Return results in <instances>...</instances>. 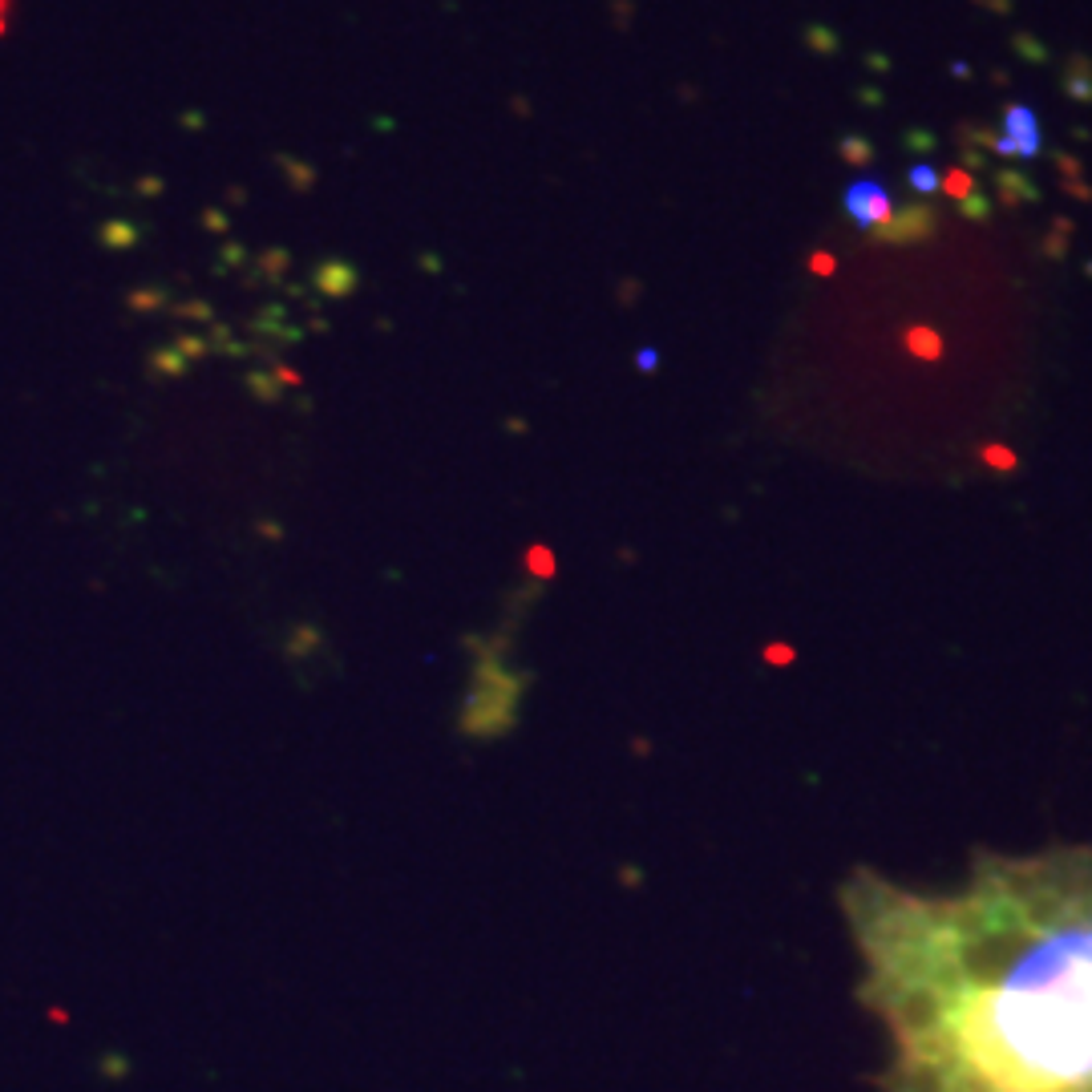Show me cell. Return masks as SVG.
Here are the masks:
<instances>
[{
    "instance_id": "obj_2",
    "label": "cell",
    "mask_w": 1092,
    "mask_h": 1092,
    "mask_svg": "<svg viewBox=\"0 0 1092 1092\" xmlns=\"http://www.w3.org/2000/svg\"><path fill=\"white\" fill-rule=\"evenodd\" d=\"M846 211L854 215L862 227H882L891 215H895V202H891V190L874 179H862L846 190Z\"/></svg>"
},
{
    "instance_id": "obj_1",
    "label": "cell",
    "mask_w": 1092,
    "mask_h": 1092,
    "mask_svg": "<svg viewBox=\"0 0 1092 1092\" xmlns=\"http://www.w3.org/2000/svg\"><path fill=\"white\" fill-rule=\"evenodd\" d=\"M878 1092H1092V842L975 850L950 891L838 886Z\"/></svg>"
},
{
    "instance_id": "obj_3",
    "label": "cell",
    "mask_w": 1092,
    "mask_h": 1092,
    "mask_svg": "<svg viewBox=\"0 0 1092 1092\" xmlns=\"http://www.w3.org/2000/svg\"><path fill=\"white\" fill-rule=\"evenodd\" d=\"M1003 130H1007V138L1016 143V154H1020V158H1036V154H1040V118H1036V110H1028V105H1007V114H1003Z\"/></svg>"
},
{
    "instance_id": "obj_4",
    "label": "cell",
    "mask_w": 1092,
    "mask_h": 1092,
    "mask_svg": "<svg viewBox=\"0 0 1092 1092\" xmlns=\"http://www.w3.org/2000/svg\"><path fill=\"white\" fill-rule=\"evenodd\" d=\"M910 187L918 190V194H931V190H939V175H935V166H914V170H910Z\"/></svg>"
}]
</instances>
